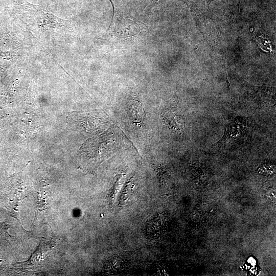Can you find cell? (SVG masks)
<instances>
[{"mask_svg":"<svg viewBox=\"0 0 276 276\" xmlns=\"http://www.w3.org/2000/svg\"><path fill=\"white\" fill-rule=\"evenodd\" d=\"M163 119L172 130L179 132L183 128V121L181 116L175 111L169 110L163 116Z\"/></svg>","mask_w":276,"mask_h":276,"instance_id":"obj_1","label":"cell"},{"mask_svg":"<svg viewBox=\"0 0 276 276\" xmlns=\"http://www.w3.org/2000/svg\"><path fill=\"white\" fill-rule=\"evenodd\" d=\"M129 117L132 122L137 125L142 123L144 118V109L141 103L138 100L130 101L128 105Z\"/></svg>","mask_w":276,"mask_h":276,"instance_id":"obj_2","label":"cell"}]
</instances>
